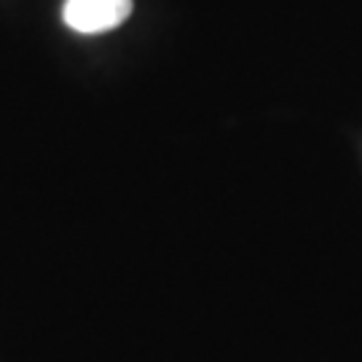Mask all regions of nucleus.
<instances>
[{"mask_svg":"<svg viewBox=\"0 0 362 362\" xmlns=\"http://www.w3.org/2000/svg\"><path fill=\"white\" fill-rule=\"evenodd\" d=\"M132 6V0H65L62 19L81 35H97L127 22Z\"/></svg>","mask_w":362,"mask_h":362,"instance_id":"nucleus-1","label":"nucleus"}]
</instances>
